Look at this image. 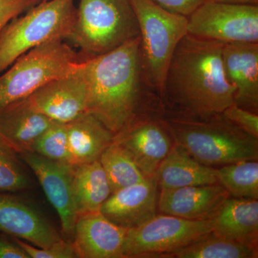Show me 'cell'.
Listing matches in <instances>:
<instances>
[{
	"label": "cell",
	"mask_w": 258,
	"mask_h": 258,
	"mask_svg": "<svg viewBox=\"0 0 258 258\" xmlns=\"http://www.w3.org/2000/svg\"><path fill=\"white\" fill-rule=\"evenodd\" d=\"M212 1L232 3V4L258 5V0H212Z\"/></svg>",
	"instance_id": "cell-33"
},
{
	"label": "cell",
	"mask_w": 258,
	"mask_h": 258,
	"mask_svg": "<svg viewBox=\"0 0 258 258\" xmlns=\"http://www.w3.org/2000/svg\"><path fill=\"white\" fill-rule=\"evenodd\" d=\"M187 34L222 43H258V5L205 0L188 17Z\"/></svg>",
	"instance_id": "cell-9"
},
{
	"label": "cell",
	"mask_w": 258,
	"mask_h": 258,
	"mask_svg": "<svg viewBox=\"0 0 258 258\" xmlns=\"http://www.w3.org/2000/svg\"><path fill=\"white\" fill-rule=\"evenodd\" d=\"M230 196L220 184L161 189L157 207L165 215L191 220H210Z\"/></svg>",
	"instance_id": "cell-13"
},
{
	"label": "cell",
	"mask_w": 258,
	"mask_h": 258,
	"mask_svg": "<svg viewBox=\"0 0 258 258\" xmlns=\"http://www.w3.org/2000/svg\"><path fill=\"white\" fill-rule=\"evenodd\" d=\"M222 116L246 133L258 138V115L233 103L221 113Z\"/></svg>",
	"instance_id": "cell-29"
},
{
	"label": "cell",
	"mask_w": 258,
	"mask_h": 258,
	"mask_svg": "<svg viewBox=\"0 0 258 258\" xmlns=\"http://www.w3.org/2000/svg\"><path fill=\"white\" fill-rule=\"evenodd\" d=\"M66 127L72 165L98 160L114 140L111 131L88 112L66 123Z\"/></svg>",
	"instance_id": "cell-20"
},
{
	"label": "cell",
	"mask_w": 258,
	"mask_h": 258,
	"mask_svg": "<svg viewBox=\"0 0 258 258\" xmlns=\"http://www.w3.org/2000/svg\"><path fill=\"white\" fill-rule=\"evenodd\" d=\"M27 98L37 111L57 123H69L86 113L88 83L84 60Z\"/></svg>",
	"instance_id": "cell-10"
},
{
	"label": "cell",
	"mask_w": 258,
	"mask_h": 258,
	"mask_svg": "<svg viewBox=\"0 0 258 258\" xmlns=\"http://www.w3.org/2000/svg\"><path fill=\"white\" fill-rule=\"evenodd\" d=\"M31 152L57 161L71 164L66 123H54L35 141Z\"/></svg>",
	"instance_id": "cell-27"
},
{
	"label": "cell",
	"mask_w": 258,
	"mask_h": 258,
	"mask_svg": "<svg viewBox=\"0 0 258 258\" xmlns=\"http://www.w3.org/2000/svg\"><path fill=\"white\" fill-rule=\"evenodd\" d=\"M223 45L186 34L171 57L163 93L197 114H221L235 92L224 71Z\"/></svg>",
	"instance_id": "cell-1"
},
{
	"label": "cell",
	"mask_w": 258,
	"mask_h": 258,
	"mask_svg": "<svg viewBox=\"0 0 258 258\" xmlns=\"http://www.w3.org/2000/svg\"><path fill=\"white\" fill-rule=\"evenodd\" d=\"M41 2L42 0H0V33L12 20Z\"/></svg>",
	"instance_id": "cell-30"
},
{
	"label": "cell",
	"mask_w": 258,
	"mask_h": 258,
	"mask_svg": "<svg viewBox=\"0 0 258 258\" xmlns=\"http://www.w3.org/2000/svg\"><path fill=\"white\" fill-rule=\"evenodd\" d=\"M224 119H171L168 121L167 128L176 143L205 165L224 166L257 159V139Z\"/></svg>",
	"instance_id": "cell-4"
},
{
	"label": "cell",
	"mask_w": 258,
	"mask_h": 258,
	"mask_svg": "<svg viewBox=\"0 0 258 258\" xmlns=\"http://www.w3.org/2000/svg\"><path fill=\"white\" fill-rule=\"evenodd\" d=\"M171 13L189 17L205 0H152Z\"/></svg>",
	"instance_id": "cell-31"
},
{
	"label": "cell",
	"mask_w": 258,
	"mask_h": 258,
	"mask_svg": "<svg viewBox=\"0 0 258 258\" xmlns=\"http://www.w3.org/2000/svg\"><path fill=\"white\" fill-rule=\"evenodd\" d=\"M79 62L76 52L63 40L46 42L29 50L0 74V109L28 98Z\"/></svg>",
	"instance_id": "cell-7"
},
{
	"label": "cell",
	"mask_w": 258,
	"mask_h": 258,
	"mask_svg": "<svg viewBox=\"0 0 258 258\" xmlns=\"http://www.w3.org/2000/svg\"><path fill=\"white\" fill-rule=\"evenodd\" d=\"M157 186L153 176L118 190L108 197L100 212L110 221L127 230L138 227L157 215Z\"/></svg>",
	"instance_id": "cell-12"
},
{
	"label": "cell",
	"mask_w": 258,
	"mask_h": 258,
	"mask_svg": "<svg viewBox=\"0 0 258 258\" xmlns=\"http://www.w3.org/2000/svg\"><path fill=\"white\" fill-rule=\"evenodd\" d=\"M139 34L130 0H79L69 40L90 58L114 50Z\"/></svg>",
	"instance_id": "cell-5"
},
{
	"label": "cell",
	"mask_w": 258,
	"mask_h": 258,
	"mask_svg": "<svg viewBox=\"0 0 258 258\" xmlns=\"http://www.w3.org/2000/svg\"><path fill=\"white\" fill-rule=\"evenodd\" d=\"M114 140L130 154L146 177L155 176L161 163L171 149L166 127L154 120L126 127Z\"/></svg>",
	"instance_id": "cell-17"
},
{
	"label": "cell",
	"mask_w": 258,
	"mask_h": 258,
	"mask_svg": "<svg viewBox=\"0 0 258 258\" xmlns=\"http://www.w3.org/2000/svg\"><path fill=\"white\" fill-rule=\"evenodd\" d=\"M19 156L33 171L55 209L64 233L74 235L79 218L73 189L74 165L52 161L32 152L20 153Z\"/></svg>",
	"instance_id": "cell-11"
},
{
	"label": "cell",
	"mask_w": 258,
	"mask_h": 258,
	"mask_svg": "<svg viewBox=\"0 0 258 258\" xmlns=\"http://www.w3.org/2000/svg\"><path fill=\"white\" fill-rule=\"evenodd\" d=\"M98 160L106 172L111 194L142 182L148 178L142 174L128 152L115 140L103 151Z\"/></svg>",
	"instance_id": "cell-24"
},
{
	"label": "cell",
	"mask_w": 258,
	"mask_h": 258,
	"mask_svg": "<svg viewBox=\"0 0 258 258\" xmlns=\"http://www.w3.org/2000/svg\"><path fill=\"white\" fill-rule=\"evenodd\" d=\"M76 0H44L18 17L0 33V74L39 45L69 39L76 18Z\"/></svg>",
	"instance_id": "cell-3"
},
{
	"label": "cell",
	"mask_w": 258,
	"mask_h": 258,
	"mask_svg": "<svg viewBox=\"0 0 258 258\" xmlns=\"http://www.w3.org/2000/svg\"><path fill=\"white\" fill-rule=\"evenodd\" d=\"M15 242L26 252L30 258L78 257L73 242L61 240L47 248H38L21 239L15 238Z\"/></svg>",
	"instance_id": "cell-28"
},
{
	"label": "cell",
	"mask_w": 258,
	"mask_h": 258,
	"mask_svg": "<svg viewBox=\"0 0 258 258\" xmlns=\"http://www.w3.org/2000/svg\"><path fill=\"white\" fill-rule=\"evenodd\" d=\"M214 220H191L156 215L144 225L129 229L122 247L123 257H166L213 231Z\"/></svg>",
	"instance_id": "cell-8"
},
{
	"label": "cell",
	"mask_w": 258,
	"mask_h": 258,
	"mask_svg": "<svg viewBox=\"0 0 258 258\" xmlns=\"http://www.w3.org/2000/svg\"><path fill=\"white\" fill-rule=\"evenodd\" d=\"M213 220L212 232L215 235L257 245V200L229 198Z\"/></svg>",
	"instance_id": "cell-21"
},
{
	"label": "cell",
	"mask_w": 258,
	"mask_h": 258,
	"mask_svg": "<svg viewBox=\"0 0 258 258\" xmlns=\"http://www.w3.org/2000/svg\"><path fill=\"white\" fill-rule=\"evenodd\" d=\"M0 232L42 249L62 240L41 214L5 192H0Z\"/></svg>",
	"instance_id": "cell-14"
},
{
	"label": "cell",
	"mask_w": 258,
	"mask_h": 258,
	"mask_svg": "<svg viewBox=\"0 0 258 258\" xmlns=\"http://www.w3.org/2000/svg\"><path fill=\"white\" fill-rule=\"evenodd\" d=\"M154 177L161 189L219 184L216 169L200 163L178 144L171 147Z\"/></svg>",
	"instance_id": "cell-19"
},
{
	"label": "cell",
	"mask_w": 258,
	"mask_h": 258,
	"mask_svg": "<svg viewBox=\"0 0 258 258\" xmlns=\"http://www.w3.org/2000/svg\"><path fill=\"white\" fill-rule=\"evenodd\" d=\"M127 229L115 225L101 212L80 215L73 242L78 257L120 258Z\"/></svg>",
	"instance_id": "cell-16"
},
{
	"label": "cell",
	"mask_w": 258,
	"mask_h": 258,
	"mask_svg": "<svg viewBox=\"0 0 258 258\" xmlns=\"http://www.w3.org/2000/svg\"><path fill=\"white\" fill-rule=\"evenodd\" d=\"M73 189L79 217L100 212L111 190L99 160L74 165Z\"/></svg>",
	"instance_id": "cell-22"
},
{
	"label": "cell",
	"mask_w": 258,
	"mask_h": 258,
	"mask_svg": "<svg viewBox=\"0 0 258 258\" xmlns=\"http://www.w3.org/2000/svg\"><path fill=\"white\" fill-rule=\"evenodd\" d=\"M224 71L235 88L234 103L247 111L258 110V43L224 44Z\"/></svg>",
	"instance_id": "cell-15"
},
{
	"label": "cell",
	"mask_w": 258,
	"mask_h": 258,
	"mask_svg": "<svg viewBox=\"0 0 258 258\" xmlns=\"http://www.w3.org/2000/svg\"><path fill=\"white\" fill-rule=\"evenodd\" d=\"M219 184L235 198H258V163L241 161L216 169Z\"/></svg>",
	"instance_id": "cell-25"
},
{
	"label": "cell",
	"mask_w": 258,
	"mask_h": 258,
	"mask_svg": "<svg viewBox=\"0 0 258 258\" xmlns=\"http://www.w3.org/2000/svg\"><path fill=\"white\" fill-rule=\"evenodd\" d=\"M54 123L27 98L0 109V136L18 154L31 152L35 141Z\"/></svg>",
	"instance_id": "cell-18"
},
{
	"label": "cell",
	"mask_w": 258,
	"mask_h": 258,
	"mask_svg": "<svg viewBox=\"0 0 258 258\" xmlns=\"http://www.w3.org/2000/svg\"><path fill=\"white\" fill-rule=\"evenodd\" d=\"M140 36L142 68L148 86L162 94L171 57L187 34L188 18L171 13L152 0H130Z\"/></svg>",
	"instance_id": "cell-6"
},
{
	"label": "cell",
	"mask_w": 258,
	"mask_h": 258,
	"mask_svg": "<svg viewBox=\"0 0 258 258\" xmlns=\"http://www.w3.org/2000/svg\"><path fill=\"white\" fill-rule=\"evenodd\" d=\"M88 83L87 112L113 134L130 125L144 86L140 36L114 50L84 60Z\"/></svg>",
	"instance_id": "cell-2"
},
{
	"label": "cell",
	"mask_w": 258,
	"mask_h": 258,
	"mask_svg": "<svg viewBox=\"0 0 258 258\" xmlns=\"http://www.w3.org/2000/svg\"><path fill=\"white\" fill-rule=\"evenodd\" d=\"M0 258H30L18 244L0 235Z\"/></svg>",
	"instance_id": "cell-32"
},
{
	"label": "cell",
	"mask_w": 258,
	"mask_h": 258,
	"mask_svg": "<svg viewBox=\"0 0 258 258\" xmlns=\"http://www.w3.org/2000/svg\"><path fill=\"white\" fill-rule=\"evenodd\" d=\"M257 246L229 240L213 232L168 254L176 258H255Z\"/></svg>",
	"instance_id": "cell-23"
},
{
	"label": "cell",
	"mask_w": 258,
	"mask_h": 258,
	"mask_svg": "<svg viewBox=\"0 0 258 258\" xmlns=\"http://www.w3.org/2000/svg\"><path fill=\"white\" fill-rule=\"evenodd\" d=\"M20 156L0 136V192H15L30 189L32 181Z\"/></svg>",
	"instance_id": "cell-26"
}]
</instances>
